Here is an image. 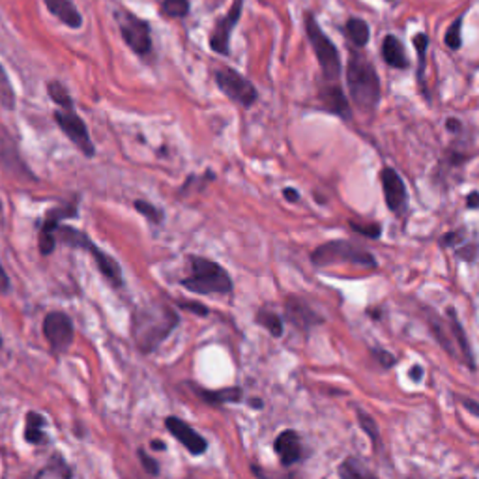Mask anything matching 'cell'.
<instances>
[{"label":"cell","mask_w":479,"mask_h":479,"mask_svg":"<svg viewBox=\"0 0 479 479\" xmlns=\"http://www.w3.org/2000/svg\"><path fill=\"white\" fill-rule=\"evenodd\" d=\"M180 319L172 307L163 304H152L139 307L131 319V335L135 346L143 354L154 352L158 346L178 326Z\"/></svg>","instance_id":"obj_1"},{"label":"cell","mask_w":479,"mask_h":479,"mask_svg":"<svg viewBox=\"0 0 479 479\" xmlns=\"http://www.w3.org/2000/svg\"><path fill=\"white\" fill-rule=\"evenodd\" d=\"M346 87L354 105L361 111H375L380 104L382 84L376 73V67L360 51H351L348 64H346Z\"/></svg>","instance_id":"obj_2"},{"label":"cell","mask_w":479,"mask_h":479,"mask_svg":"<svg viewBox=\"0 0 479 479\" xmlns=\"http://www.w3.org/2000/svg\"><path fill=\"white\" fill-rule=\"evenodd\" d=\"M182 287L204 296H229L232 292V279L227 270L207 257H189V275L182 279Z\"/></svg>","instance_id":"obj_3"},{"label":"cell","mask_w":479,"mask_h":479,"mask_svg":"<svg viewBox=\"0 0 479 479\" xmlns=\"http://www.w3.org/2000/svg\"><path fill=\"white\" fill-rule=\"evenodd\" d=\"M55 236H57V242L64 243V246H70V248L73 249H83L88 255H92L96 264H98V270L101 272V275H104L105 281H107L111 287L119 289V287L124 285L122 268L119 266V263H116L111 255H107L105 251L98 249V246H96L83 231L70 227V225H58Z\"/></svg>","instance_id":"obj_4"},{"label":"cell","mask_w":479,"mask_h":479,"mask_svg":"<svg viewBox=\"0 0 479 479\" xmlns=\"http://www.w3.org/2000/svg\"><path fill=\"white\" fill-rule=\"evenodd\" d=\"M304 25H305V36L309 40L311 47L316 60H319L320 72L322 77L326 79V83H337L341 73V58L339 51L335 43L331 42L328 34L322 31V26L319 25L316 17L311 11L304 13Z\"/></svg>","instance_id":"obj_5"},{"label":"cell","mask_w":479,"mask_h":479,"mask_svg":"<svg viewBox=\"0 0 479 479\" xmlns=\"http://www.w3.org/2000/svg\"><path fill=\"white\" fill-rule=\"evenodd\" d=\"M311 260L314 266H328L334 263H351L363 266V268H376V258L371 253L361 249L358 243L346 240H334L326 242L311 253Z\"/></svg>","instance_id":"obj_6"},{"label":"cell","mask_w":479,"mask_h":479,"mask_svg":"<svg viewBox=\"0 0 479 479\" xmlns=\"http://www.w3.org/2000/svg\"><path fill=\"white\" fill-rule=\"evenodd\" d=\"M114 19L119 23L120 36L126 45L137 55V57H150L152 55V28L150 23L131 13L126 8L114 11Z\"/></svg>","instance_id":"obj_7"},{"label":"cell","mask_w":479,"mask_h":479,"mask_svg":"<svg viewBox=\"0 0 479 479\" xmlns=\"http://www.w3.org/2000/svg\"><path fill=\"white\" fill-rule=\"evenodd\" d=\"M216 84L219 87L231 101L238 104L243 109H251L257 104L258 92L255 84L242 73L232 70V67H219L216 72Z\"/></svg>","instance_id":"obj_8"},{"label":"cell","mask_w":479,"mask_h":479,"mask_svg":"<svg viewBox=\"0 0 479 479\" xmlns=\"http://www.w3.org/2000/svg\"><path fill=\"white\" fill-rule=\"evenodd\" d=\"M55 122L64 131L70 143L84 155V158H94L96 155V146L90 139L84 120L75 113V109H58L55 111Z\"/></svg>","instance_id":"obj_9"},{"label":"cell","mask_w":479,"mask_h":479,"mask_svg":"<svg viewBox=\"0 0 479 479\" xmlns=\"http://www.w3.org/2000/svg\"><path fill=\"white\" fill-rule=\"evenodd\" d=\"M43 337L55 354H64L73 343V322L64 311H51L43 319Z\"/></svg>","instance_id":"obj_10"},{"label":"cell","mask_w":479,"mask_h":479,"mask_svg":"<svg viewBox=\"0 0 479 479\" xmlns=\"http://www.w3.org/2000/svg\"><path fill=\"white\" fill-rule=\"evenodd\" d=\"M243 2L246 0H232L231 8L221 19H217L214 25V31L210 34V49L217 55L227 57L231 53V38L232 32L236 28V25L242 19L243 13Z\"/></svg>","instance_id":"obj_11"},{"label":"cell","mask_w":479,"mask_h":479,"mask_svg":"<svg viewBox=\"0 0 479 479\" xmlns=\"http://www.w3.org/2000/svg\"><path fill=\"white\" fill-rule=\"evenodd\" d=\"M75 216H77V202H70V204L57 207L47 211L45 217H43L42 229H40V253H42L43 257L51 255L55 251V248H57V236H55V232H57V227L60 225V221Z\"/></svg>","instance_id":"obj_12"},{"label":"cell","mask_w":479,"mask_h":479,"mask_svg":"<svg viewBox=\"0 0 479 479\" xmlns=\"http://www.w3.org/2000/svg\"><path fill=\"white\" fill-rule=\"evenodd\" d=\"M382 189H384V199H386L387 208L392 211H402L407 207V186L402 182L401 175L392 167H384L380 170Z\"/></svg>","instance_id":"obj_13"},{"label":"cell","mask_w":479,"mask_h":479,"mask_svg":"<svg viewBox=\"0 0 479 479\" xmlns=\"http://www.w3.org/2000/svg\"><path fill=\"white\" fill-rule=\"evenodd\" d=\"M165 427L191 455H202L208 449L207 440L197 433L191 425H187L186 422H182L180 417L169 416L165 419Z\"/></svg>","instance_id":"obj_14"},{"label":"cell","mask_w":479,"mask_h":479,"mask_svg":"<svg viewBox=\"0 0 479 479\" xmlns=\"http://www.w3.org/2000/svg\"><path fill=\"white\" fill-rule=\"evenodd\" d=\"M320 98V107L324 109L326 113L335 114V116H339L343 120H352V109L351 104H348V98H346V94L343 92V88L339 87V83H328L324 87L320 88L319 92Z\"/></svg>","instance_id":"obj_15"},{"label":"cell","mask_w":479,"mask_h":479,"mask_svg":"<svg viewBox=\"0 0 479 479\" xmlns=\"http://www.w3.org/2000/svg\"><path fill=\"white\" fill-rule=\"evenodd\" d=\"M285 314L302 331H307L314 328V326L322 324V316L314 313L313 307H309L298 296H289L287 298V302H285Z\"/></svg>","instance_id":"obj_16"},{"label":"cell","mask_w":479,"mask_h":479,"mask_svg":"<svg viewBox=\"0 0 479 479\" xmlns=\"http://www.w3.org/2000/svg\"><path fill=\"white\" fill-rule=\"evenodd\" d=\"M0 163L10 170L11 175L25 176V178H34L32 172L25 167L23 160L19 158L17 146L10 133L4 128H0Z\"/></svg>","instance_id":"obj_17"},{"label":"cell","mask_w":479,"mask_h":479,"mask_svg":"<svg viewBox=\"0 0 479 479\" xmlns=\"http://www.w3.org/2000/svg\"><path fill=\"white\" fill-rule=\"evenodd\" d=\"M273 449L275 453L281 458V464L283 466H292L302 458V440H299V434L292 429H287L283 433L275 438V444H273Z\"/></svg>","instance_id":"obj_18"},{"label":"cell","mask_w":479,"mask_h":479,"mask_svg":"<svg viewBox=\"0 0 479 479\" xmlns=\"http://www.w3.org/2000/svg\"><path fill=\"white\" fill-rule=\"evenodd\" d=\"M43 4L53 17L66 25L72 31H79L83 26V16L77 10V6L72 4L70 0H43Z\"/></svg>","instance_id":"obj_19"},{"label":"cell","mask_w":479,"mask_h":479,"mask_svg":"<svg viewBox=\"0 0 479 479\" xmlns=\"http://www.w3.org/2000/svg\"><path fill=\"white\" fill-rule=\"evenodd\" d=\"M382 58L384 62L390 67H397V70H407L410 66V60L407 57V51H404V45L397 36L393 34H387L384 40H382Z\"/></svg>","instance_id":"obj_20"},{"label":"cell","mask_w":479,"mask_h":479,"mask_svg":"<svg viewBox=\"0 0 479 479\" xmlns=\"http://www.w3.org/2000/svg\"><path fill=\"white\" fill-rule=\"evenodd\" d=\"M45 417L38 412H28L25 417V440L32 446H42L47 442V434L43 433Z\"/></svg>","instance_id":"obj_21"},{"label":"cell","mask_w":479,"mask_h":479,"mask_svg":"<svg viewBox=\"0 0 479 479\" xmlns=\"http://www.w3.org/2000/svg\"><path fill=\"white\" fill-rule=\"evenodd\" d=\"M72 479L73 478V472L72 468H70V464L64 461L62 455H53L51 458H49V463L43 466L40 472H38L36 479Z\"/></svg>","instance_id":"obj_22"},{"label":"cell","mask_w":479,"mask_h":479,"mask_svg":"<svg viewBox=\"0 0 479 479\" xmlns=\"http://www.w3.org/2000/svg\"><path fill=\"white\" fill-rule=\"evenodd\" d=\"M202 401L210 404H223V402H238L242 399V390L240 387H225V390H201L193 387Z\"/></svg>","instance_id":"obj_23"},{"label":"cell","mask_w":479,"mask_h":479,"mask_svg":"<svg viewBox=\"0 0 479 479\" xmlns=\"http://www.w3.org/2000/svg\"><path fill=\"white\" fill-rule=\"evenodd\" d=\"M345 34L346 38L351 40V43H354L358 49L365 47L369 43V38H371V31H369V25H367L363 19L360 17H351L345 25Z\"/></svg>","instance_id":"obj_24"},{"label":"cell","mask_w":479,"mask_h":479,"mask_svg":"<svg viewBox=\"0 0 479 479\" xmlns=\"http://www.w3.org/2000/svg\"><path fill=\"white\" fill-rule=\"evenodd\" d=\"M448 316H449V326H451V331H453L455 339H457L458 348H461V352H463L464 360H466V363H468L470 369H475V367H474L475 365L474 356H472V348H470L468 339H466V334H464L463 326H461V322H458L457 314H455L453 309H449Z\"/></svg>","instance_id":"obj_25"},{"label":"cell","mask_w":479,"mask_h":479,"mask_svg":"<svg viewBox=\"0 0 479 479\" xmlns=\"http://www.w3.org/2000/svg\"><path fill=\"white\" fill-rule=\"evenodd\" d=\"M339 475L341 479H378L354 457L343 461V464L339 466Z\"/></svg>","instance_id":"obj_26"},{"label":"cell","mask_w":479,"mask_h":479,"mask_svg":"<svg viewBox=\"0 0 479 479\" xmlns=\"http://www.w3.org/2000/svg\"><path fill=\"white\" fill-rule=\"evenodd\" d=\"M16 90H13V84L10 81V75L4 70V66L0 64V105L6 109V111H16Z\"/></svg>","instance_id":"obj_27"},{"label":"cell","mask_w":479,"mask_h":479,"mask_svg":"<svg viewBox=\"0 0 479 479\" xmlns=\"http://www.w3.org/2000/svg\"><path fill=\"white\" fill-rule=\"evenodd\" d=\"M47 94H49V98L60 109H75L73 98L70 96L67 88L60 81H49L47 83Z\"/></svg>","instance_id":"obj_28"},{"label":"cell","mask_w":479,"mask_h":479,"mask_svg":"<svg viewBox=\"0 0 479 479\" xmlns=\"http://www.w3.org/2000/svg\"><path fill=\"white\" fill-rule=\"evenodd\" d=\"M189 0H160V11L169 19H182L189 13Z\"/></svg>","instance_id":"obj_29"},{"label":"cell","mask_w":479,"mask_h":479,"mask_svg":"<svg viewBox=\"0 0 479 479\" xmlns=\"http://www.w3.org/2000/svg\"><path fill=\"white\" fill-rule=\"evenodd\" d=\"M414 49L417 53V79L423 81V75H425V58H427V49H429V36L425 32H419L416 34L412 40Z\"/></svg>","instance_id":"obj_30"},{"label":"cell","mask_w":479,"mask_h":479,"mask_svg":"<svg viewBox=\"0 0 479 479\" xmlns=\"http://www.w3.org/2000/svg\"><path fill=\"white\" fill-rule=\"evenodd\" d=\"M257 322L260 326H264L273 337H281V335H283V322H281V319H279L275 313H272V311L268 309L258 311Z\"/></svg>","instance_id":"obj_31"},{"label":"cell","mask_w":479,"mask_h":479,"mask_svg":"<svg viewBox=\"0 0 479 479\" xmlns=\"http://www.w3.org/2000/svg\"><path fill=\"white\" fill-rule=\"evenodd\" d=\"M463 23L464 16H458L448 28L446 36H444V43H446L451 51H458V49L463 47Z\"/></svg>","instance_id":"obj_32"},{"label":"cell","mask_w":479,"mask_h":479,"mask_svg":"<svg viewBox=\"0 0 479 479\" xmlns=\"http://www.w3.org/2000/svg\"><path fill=\"white\" fill-rule=\"evenodd\" d=\"M133 208L137 211H139V214H143V216H145L146 219H148V221L155 223V225H158V223L163 221V211H161L160 208H155L154 204H152V202L135 201L133 202Z\"/></svg>","instance_id":"obj_33"},{"label":"cell","mask_w":479,"mask_h":479,"mask_svg":"<svg viewBox=\"0 0 479 479\" xmlns=\"http://www.w3.org/2000/svg\"><path fill=\"white\" fill-rule=\"evenodd\" d=\"M427 313L431 314V320H429V324H431V330H433V334L436 335V339H438V343H440V345L444 346V348H446V352H449V354H453V346H451V343H449V339H448V334H446V331H444V328H442V322H440V320H438V316L434 313H431V311L427 309Z\"/></svg>","instance_id":"obj_34"},{"label":"cell","mask_w":479,"mask_h":479,"mask_svg":"<svg viewBox=\"0 0 479 479\" xmlns=\"http://www.w3.org/2000/svg\"><path fill=\"white\" fill-rule=\"evenodd\" d=\"M358 422H360V425H361V431H363V433L367 434V436L371 438L373 442H378V427H376V423H375V419H373L371 416H369V414H365V412H358Z\"/></svg>","instance_id":"obj_35"},{"label":"cell","mask_w":479,"mask_h":479,"mask_svg":"<svg viewBox=\"0 0 479 479\" xmlns=\"http://www.w3.org/2000/svg\"><path fill=\"white\" fill-rule=\"evenodd\" d=\"M351 227L354 229L356 232L363 234V236L373 238V240L380 238V234H382V229H380V225H378V223H371V225H360V223L351 221Z\"/></svg>","instance_id":"obj_36"},{"label":"cell","mask_w":479,"mask_h":479,"mask_svg":"<svg viewBox=\"0 0 479 479\" xmlns=\"http://www.w3.org/2000/svg\"><path fill=\"white\" fill-rule=\"evenodd\" d=\"M251 470L257 479H298L294 474H275V472H270V470L258 468L257 464H253Z\"/></svg>","instance_id":"obj_37"},{"label":"cell","mask_w":479,"mask_h":479,"mask_svg":"<svg viewBox=\"0 0 479 479\" xmlns=\"http://www.w3.org/2000/svg\"><path fill=\"white\" fill-rule=\"evenodd\" d=\"M139 458L141 464H143V468H145L150 475L160 474V464H158V461H154V458L150 457V455H146L145 449H139Z\"/></svg>","instance_id":"obj_38"},{"label":"cell","mask_w":479,"mask_h":479,"mask_svg":"<svg viewBox=\"0 0 479 479\" xmlns=\"http://www.w3.org/2000/svg\"><path fill=\"white\" fill-rule=\"evenodd\" d=\"M180 307H184V309L191 311V313L201 314V316H204V314H208L207 305L197 304V302H180Z\"/></svg>","instance_id":"obj_39"},{"label":"cell","mask_w":479,"mask_h":479,"mask_svg":"<svg viewBox=\"0 0 479 479\" xmlns=\"http://www.w3.org/2000/svg\"><path fill=\"white\" fill-rule=\"evenodd\" d=\"M375 358L380 361L382 367H392L395 363V358L386 351H375Z\"/></svg>","instance_id":"obj_40"},{"label":"cell","mask_w":479,"mask_h":479,"mask_svg":"<svg viewBox=\"0 0 479 479\" xmlns=\"http://www.w3.org/2000/svg\"><path fill=\"white\" fill-rule=\"evenodd\" d=\"M461 402H463V407L466 408L470 414H474V416L479 417V402L478 401L470 399V397H461Z\"/></svg>","instance_id":"obj_41"},{"label":"cell","mask_w":479,"mask_h":479,"mask_svg":"<svg viewBox=\"0 0 479 479\" xmlns=\"http://www.w3.org/2000/svg\"><path fill=\"white\" fill-rule=\"evenodd\" d=\"M8 290H10V277H8V273L0 264V294H6Z\"/></svg>","instance_id":"obj_42"},{"label":"cell","mask_w":479,"mask_h":479,"mask_svg":"<svg viewBox=\"0 0 479 479\" xmlns=\"http://www.w3.org/2000/svg\"><path fill=\"white\" fill-rule=\"evenodd\" d=\"M466 207L472 208V210H478V208H479V191H472V193L466 197Z\"/></svg>","instance_id":"obj_43"},{"label":"cell","mask_w":479,"mask_h":479,"mask_svg":"<svg viewBox=\"0 0 479 479\" xmlns=\"http://www.w3.org/2000/svg\"><path fill=\"white\" fill-rule=\"evenodd\" d=\"M283 195H285V199H287V201H289V202H298V199H299L298 191L292 189V187H285Z\"/></svg>","instance_id":"obj_44"},{"label":"cell","mask_w":479,"mask_h":479,"mask_svg":"<svg viewBox=\"0 0 479 479\" xmlns=\"http://www.w3.org/2000/svg\"><path fill=\"white\" fill-rule=\"evenodd\" d=\"M446 128H448L449 131H453V133H458V131H461V120H458V119H448V120H446Z\"/></svg>","instance_id":"obj_45"},{"label":"cell","mask_w":479,"mask_h":479,"mask_svg":"<svg viewBox=\"0 0 479 479\" xmlns=\"http://www.w3.org/2000/svg\"><path fill=\"white\" fill-rule=\"evenodd\" d=\"M410 378H412L414 382H419L423 378V369L419 365H414L412 371H410Z\"/></svg>","instance_id":"obj_46"},{"label":"cell","mask_w":479,"mask_h":479,"mask_svg":"<svg viewBox=\"0 0 479 479\" xmlns=\"http://www.w3.org/2000/svg\"><path fill=\"white\" fill-rule=\"evenodd\" d=\"M150 446H152V448H154V449H161V451L165 449V444L161 442V440H154V442L150 444Z\"/></svg>","instance_id":"obj_47"},{"label":"cell","mask_w":479,"mask_h":479,"mask_svg":"<svg viewBox=\"0 0 479 479\" xmlns=\"http://www.w3.org/2000/svg\"><path fill=\"white\" fill-rule=\"evenodd\" d=\"M0 211H2V202H0Z\"/></svg>","instance_id":"obj_48"},{"label":"cell","mask_w":479,"mask_h":479,"mask_svg":"<svg viewBox=\"0 0 479 479\" xmlns=\"http://www.w3.org/2000/svg\"><path fill=\"white\" fill-rule=\"evenodd\" d=\"M0 345H2V337H0Z\"/></svg>","instance_id":"obj_49"}]
</instances>
